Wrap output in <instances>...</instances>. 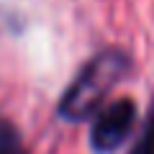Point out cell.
Masks as SVG:
<instances>
[{
  "label": "cell",
  "instance_id": "1",
  "mask_svg": "<svg viewBox=\"0 0 154 154\" xmlns=\"http://www.w3.org/2000/svg\"><path fill=\"white\" fill-rule=\"evenodd\" d=\"M128 72V57L121 49H105L95 54L80 75L72 80L59 100V116L67 121H88L105 105L113 85Z\"/></svg>",
  "mask_w": 154,
  "mask_h": 154
},
{
  "label": "cell",
  "instance_id": "2",
  "mask_svg": "<svg viewBox=\"0 0 154 154\" xmlns=\"http://www.w3.org/2000/svg\"><path fill=\"white\" fill-rule=\"evenodd\" d=\"M136 126V103L131 98H118L103 105L95 113L93 128H90V146L98 154H110L121 149L123 141L131 136Z\"/></svg>",
  "mask_w": 154,
  "mask_h": 154
},
{
  "label": "cell",
  "instance_id": "3",
  "mask_svg": "<svg viewBox=\"0 0 154 154\" xmlns=\"http://www.w3.org/2000/svg\"><path fill=\"white\" fill-rule=\"evenodd\" d=\"M0 154H26L21 131L8 118H0Z\"/></svg>",
  "mask_w": 154,
  "mask_h": 154
},
{
  "label": "cell",
  "instance_id": "4",
  "mask_svg": "<svg viewBox=\"0 0 154 154\" xmlns=\"http://www.w3.org/2000/svg\"><path fill=\"white\" fill-rule=\"evenodd\" d=\"M128 154H154V110L146 118V126H144L141 136L136 139V144H134V149Z\"/></svg>",
  "mask_w": 154,
  "mask_h": 154
}]
</instances>
